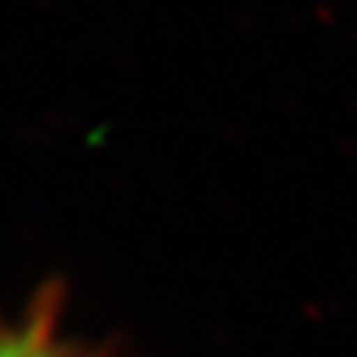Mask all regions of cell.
Instances as JSON below:
<instances>
[{"label":"cell","instance_id":"6da1fadb","mask_svg":"<svg viewBox=\"0 0 357 357\" xmlns=\"http://www.w3.org/2000/svg\"><path fill=\"white\" fill-rule=\"evenodd\" d=\"M0 357H48V354L36 351L27 342H0Z\"/></svg>","mask_w":357,"mask_h":357}]
</instances>
